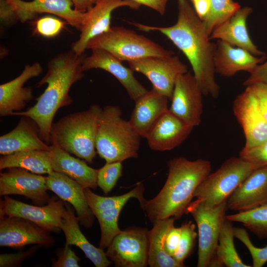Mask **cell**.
I'll return each mask as SVG.
<instances>
[{
	"mask_svg": "<svg viewBox=\"0 0 267 267\" xmlns=\"http://www.w3.org/2000/svg\"><path fill=\"white\" fill-rule=\"evenodd\" d=\"M178 18L169 27L130 22L140 31H158L166 36L188 60L203 95L217 98L220 88L215 79L214 57L216 44L211 42L203 20L188 0H177Z\"/></svg>",
	"mask_w": 267,
	"mask_h": 267,
	"instance_id": "6da1fadb",
	"label": "cell"
},
{
	"mask_svg": "<svg viewBox=\"0 0 267 267\" xmlns=\"http://www.w3.org/2000/svg\"><path fill=\"white\" fill-rule=\"evenodd\" d=\"M85 56L71 49L52 58L48 62L45 75L37 84V87L45 84L47 87L36 99V104L26 111L14 112L11 115L31 118L38 125L41 137L46 143L49 142L50 131L56 112L73 102L69 90L73 84L84 76L82 63Z\"/></svg>",
	"mask_w": 267,
	"mask_h": 267,
	"instance_id": "7a4b0ae2",
	"label": "cell"
},
{
	"mask_svg": "<svg viewBox=\"0 0 267 267\" xmlns=\"http://www.w3.org/2000/svg\"><path fill=\"white\" fill-rule=\"evenodd\" d=\"M168 167V176L163 188L141 207L153 223L169 218L180 219L191 202L195 189L211 171L208 160L191 161L182 157L170 160Z\"/></svg>",
	"mask_w": 267,
	"mask_h": 267,
	"instance_id": "3957f363",
	"label": "cell"
},
{
	"mask_svg": "<svg viewBox=\"0 0 267 267\" xmlns=\"http://www.w3.org/2000/svg\"><path fill=\"white\" fill-rule=\"evenodd\" d=\"M102 110L99 105L92 104L86 110L69 114L53 123L49 143L92 163L97 153L96 136Z\"/></svg>",
	"mask_w": 267,
	"mask_h": 267,
	"instance_id": "277c9868",
	"label": "cell"
},
{
	"mask_svg": "<svg viewBox=\"0 0 267 267\" xmlns=\"http://www.w3.org/2000/svg\"><path fill=\"white\" fill-rule=\"evenodd\" d=\"M122 115L120 108L113 105L105 106L101 113L95 148L106 163L122 162L138 156L141 136Z\"/></svg>",
	"mask_w": 267,
	"mask_h": 267,
	"instance_id": "5b68a950",
	"label": "cell"
},
{
	"mask_svg": "<svg viewBox=\"0 0 267 267\" xmlns=\"http://www.w3.org/2000/svg\"><path fill=\"white\" fill-rule=\"evenodd\" d=\"M105 50L121 61H130L151 56L175 54L147 37L122 26L111 27L110 30L91 39L86 49Z\"/></svg>",
	"mask_w": 267,
	"mask_h": 267,
	"instance_id": "8992f818",
	"label": "cell"
},
{
	"mask_svg": "<svg viewBox=\"0 0 267 267\" xmlns=\"http://www.w3.org/2000/svg\"><path fill=\"white\" fill-rule=\"evenodd\" d=\"M256 169L240 156L228 159L198 185L193 194L196 198L194 201L210 206L227 202L235 189Z\"/></svg>",
	"mask_w": 267,
	"mask_h": 267,
	"instance_id": "52a82bcc",
	"label": "cell"
},
{
	"mask_svg": "<svg viewBox=\"0 0 267 267\" xmlns=\"http://www.w3.org/2000/svg\"><path fill=\"white\" fill-rule=\"evenodd\" d=\"M227 209L226 202L210 206L194 201L187 207L185 214L192 215L198 227V267H216L219 237Z\"/></svg>",
	"mask_w": 267,
	"mask_h": 267,
	"instance_id": "ba28073f",
	"label": "cell"
},
{
	"mask_svg": "<svg viewBox=\"0 0 267 267\" xmlns=\"http://www.w3.org/2000/svg\"><path fill=\"white\" fill-rule=\"evenodd\" d=\"M71 0H0L1 21L10 24L19 20L24 23L43 13L55 15L80 30L84 12L73 9Z\"/></svg>",
	"mask_w": 267,
	"mask_h": 267,
	"instance_id": "9c48e42d",
	"label": "cell"
},
{
	"mask_svg": "<svg viewBox=\"0 0 267 267\" xmlns=\"http://www.w3.org/2000/svg\"><path fill=\"white\" fill-rule=\"evenodd\" d=\"M128 63L134 71L146 77L153 89L170 100L178 78L188 72L187 65L175 55L147 56Z\"/></svg>",
	"mask_w": 267,
	"mask_h": 267,
	"instance_id": "30bf717a",
	"label": "cell"
},
{
	"mask_svg": "<svg viewBox=\"0 0 267 267\" xmlns=\"http://www.w3.org/2000/svg\"><path fill=\"white\" fill-rule=\"evenodd\" d=\"M148 230L130 227L117 235L107 248V258L118 267H145L148 265Z\"/></svg>",
	"mask_w": 267,
	"mask_h": 267,
	"instance_id": "8fae6325",
	"label": "cell"
},
{
	"mask_svg": "<svg viewBox=\"0 0 267 267\" xmlns=\"http://www.w3.org/2000/svg\"><path fill=\"white\" fill-rule=\"evenodd\" d=\"M66 211L65 202L55 197L46 205L33 206L5 195L0 201V216L17 217L28 220L44 229L58 232L59 224Z\"/></svg>",
	"mask_w": 267,
	"mask_h": 267,
	"instance_id": "7c38bea8",
	"label": "cell"
},
{
	"mask_svg": "<svg viewBox=\"0 0 267 267\" xmlns=\"http://www.w3.org/2000/svg\"><path fill=\"white\" fill-rule=\"evenodd\" d=\"M239 94L233 102V111L245 137L244 149L259 145L267 139V122L259 108L251 86Z\"/></svg>",
	"mask_w": 267,
	"mask_h": 267,
	"instance_id": "4fadbf2b",
	"label": "cell"
},
{
	"mask_svg": "<svg viewBox=\"0 0 267 267\" xmlns=\"http://www.w3.org/2000/svg\"><path fill=\"white\" fill-rule=\"evenodd\" d=\"M140 5L129 0H97L84 12L79 39L73 43L71 49L78 55L84 54L88 42L111 28L112 12L121 7L137 9Z\"/></svg>",
	"mask_w": 267,
	"mask_h": 267,
	"instance_id": "5bb4252c",
	"label": "cell"
},
{
	"mask_svg": "<svg viewBox=\"0 0 267 267\" xmlns=\"http://www.w3.org/2000/svg\"><path fill=\"white\" fill-rule=\"evenodd\" d=\"M49 231L23 218L0 216V246L21 248L35 244L45 248L53 246Z\"/></svg>",
	"mask_w": 267,
	"mask_h": 267,
	"instance_id": "9a60e30c",
	"label": "cell"
},
{
	"mask_svg": "<svg viewBox=\"0 0 267 267\" xmlns=\"http://www.w3.org/2000/svg\"><path fill=\"white\" fill-rule=\"evenodd\" d=\"M203 93L190 71L177 79L169 110L185 123L194 127L201 122Z\"/></svg>",
	"mask_w": 267,
	"mask_h": 267,
	"instance_id": "2e32d148",
	"label": "cell"
},
{
	"mask_svg": "<svg viewBox=\"0 0 267 267\" xmlns=\"http://www.w3.org/2000/svg\"><path fill=\"white\" fill-rule=\"evenodd\" d=\"M0 175V195H20L34 204L44 206L50 199L47 190L46 177L18 167L6 169Z\"/></svg>",
	"mask_w": 267,
	"mask_h": 267,
	"instance_id": "e0dca14e",
	"label": "cell"
},
{
	"mask_svg": "<svg viewBox=\"0 0 267 267\" xmlns=\"http://www.w3.org/2000/svg\"><path fill=\"white\" fill-rule=\"evenodd\" d=\"M89 56H85L83 60L84 71L92 69H101L114 76L124 87L130 98L135 101L148 90L136 79L134 71L125 67L114 55L107 51L100 49H91Z\"/></svg>",
	"mask_w": 267,
	"mask_h": 267,
	"instance_id": "ac0fdd59",
	"label": "cell"
},
{
	"mask_svg": "<svg viewBox=\"0 0 267 267\" xmlns=\"http://www.w3.org/2000/svg\"><path fill=\"white\" fill-rule=\"evenodd\" d=\"M43 68L39 62L26 65L22 73L14 79L0 85V116H11L20 112L33 98L32 89L24 87L29 80L39 76Z\"/></svg>",
	"mask_w": 267,
	"mask_h": 267,
	"instance_id": "d6986e66",
	"label": "cell"
},
{
	"mask_svg": "<svg viewBox=\"0 0 267 267\" xmlns=\"http://www.w3.org/2000/svg\"><path fill=\"white\" fill-rule=\"evenodd\" d=\"M46 183L48 190L74 207L81 225L88 228L92 226L95 216L86 200L84 187L66 175L54 171L46 177Z\"/></svg>",
	"mask_w": 267,
	"mask_h": 267,
	"instance_id": "ffe728a7",
	"label": "cell"
},
{
	"mask_svg": "<svg viewBox=\"0 0 267 267\" xmlns=\"http://www.w3.org/2000/svg\"><path fill=\"white\" fill-rule=\"evenodd\" d=\"M193 128L169 109L155 122L146 138L152 150H170L181 144L188 137Z\"/></svg>",
	"mask_w": 267,
	"mask_h": 267,
	"instance_id": "44dd1931",
	"label": "cell"
},
{
	"mask_svg": "<svg viewBox=\"0 0 267 267\" xmlns=\"http://www.w3.org/2000/svg\"><path fill=\"white\" fill-rule=\"evenodd\" d=\"M227 208L238 212L249 211L267 203V166L254 170L227 200Z\"/></svg>",
	"mask_w": 267,
	"mask_h": 267,
	"instance_id": "7402d4cb",
	"label": "cell"
},
{
	"mask_svg": "<svg viewBox=\"0 0 267 267\" xmlns=\"http://www.w3.org/2000/svg\"><path fill=\"white\" fill-rule=\"evenodd\" d=\"M252 11L251 7H240L213 30L209 36L210 40L223 41L234 46L246 49L257 56H266V53L253 43L248 31L247 19Z\"/></svg>",
	"mask_w": 267,
	"mask_h": 267,
	"instance_id": "603a6c76",
	"label": "cell"
},
{
	"mask_svg": "<svg viewBox=\"0 0 267 267\" xmlns=\"http://www.w3.org/2000/svg\"><path fill=\"white\" fill-rule=\"evenodd\" d=\"M214 57L216 73L230 77L240 71L252 72L256 67L264 62L266 56H255L249 51L234 46L218 40Z\"/></svg>",
	"mask_w": 267,
	"mask_h": 267,
	"instance_id": "cb8c5ba5",
	"label": "cell"
},
{
	"mask_svg": "<svg viewBox=\"0 0 267 267\" xmlns=\"http://www.w3.org/2000/svg\"><path fill=\"white\" fill-rule=\"evenodd\" d=\"M48 145L41 137L39 128L31 118L22 116L17 126L0 137V154L5 155L17 152L49 150Z\"/></svg>",
	"mask_w": 267,
	"mask_h": 267,
	"instance_id": "d4e9b609",
	"label": "cell"
},
{
	"mask_svg": "<svg viewBox=\"0 0 267 267\" xmlns=\"http://www.w3.org/2000/svg\"><path fill=\"white\" fill-rule=\"evenodd\" d=\"M169 99L152 89L134 101L135 106L129 121L141 137L146 138L155 122L169 110Z\"/></svg>",
	"mask_w": 267,
	"mask_h": 267,
	"instance_id": "484cf974",
	"label": "cell"
},
{
	"mask_svg": "<svg viewBox=\"0 0 267 267\" xmlns=\"http://www.w3.org/2000/svg\"><path fill=\"white\" fill-rule=\"evenodd\" d=\"M51 166L54 172L63 174L76 180L85 188L95 189L98 169L89 166L79 158L59 147L50 145Z\"/></svg>",
	"mask_w": 267,
	"mask_h": 267,
	"instance_id": "4316f807",
	"label": "cell"
},
{
	"mask_svg": "<svg viewBox=\"0 0 267 267\" xmlns=\"http://www.w3.org/2000/svg\"><path fill=\"white\" fill-rule=\"evenodd\" d=\"M66 211L62 218L59 227L65 236L66 243L79 247L96 267H106L112 264L104 250L91 244L81 232L79 221L74 209L65 202Z\"/></svg>",
	"mask_w": 267,
	"mask_h": 267,
	"instance_id": "83f0119b",
	"label": "cell"
},
{
	"mask_svg": "<svg viewBox=\"0 0 267 267\" xmlns=\"http://www.w3.org/2000/svg\"><path fill=\"white\" fill-rule=\"evenodd\" d=\"M175 219L169 218L153 223L148 230L149 242L148 265L151 267H182L173 257L166 253L164 244L166 235L170 228L174 225Z\"/></svg>",
	"mask_w": 267,
	"mask_h": 267,
	"instance_id": "f1b7e54d",
	"label": "cell"
},
{
	"mask_svg": "<svg viewBox=\"0 0 267 267\" xmlns=\"http://www.w3.org/2000/svg\"><path fill=\"white\" fill-rule=\"evenodd\" d=\"M12 167L23 168L39 175H48L53 172L49 150H32L2 155L0 158V170Z\"/></svg>",
	"mask_w": 267,
	"mask_h": 267,
	"instance_id": "f546056e",
	"label": "cell"
},
{
	"mask_svg": "<svg viewBox=\"0 0 267 267\" xmlns=\"http://www.w3.org/2000/svg\"><path fill=\"white\" fill-rule=\"evenodd\" d=\"M232 222L225 218L221 228L216 252V267H250L243 262L235 249Z\"/></svg>",
	"mask_w": 267,
	"mask_h": 267,
	"instance_id": "4dcf8cb0",
	"label": "cell"
},
{
	"mask_svg": "<svg viewBox=\"0 0 267 267\" xmlns=\"http://www.w3.org/2000/svg\"><path fill=\"white\" fill-rule=\"evenodd\" d=\"M144 187L141 182L138 183L130 191L119 196L105 197L96 194L89 188H85L86 200L92 213L111 208L124 206L129 199L134 198L138 201L141 207L146 201L143 196Z\"/></svg>",
	"mask_w": 267,
	"mask_h": 267,
	"instance_id": "1f68e13d",
	"label": "cell"
},
{
	"mask_svg": "<svg viewBox=\"0 0 267 267\" xmlns=\"http://www.w3.org/2000/svg\"><path fill=\"white\" fill-rule=\"evenodd\" d=\"M226 218L242 223L261 239L267 238V203L249 211L226 215Z\"/></svg>",
	"mask_w": 267,
	"mask_h": 267,
	"instance_id": "d6a6232c",
	"label": "cell"
},
{
	"mask_svg": "<svg viewBox=\"0 0 267 267\" xmlns=\"http://www.w3.org/2000/svg\"><path fill=\"white\" fill-rule=\"evenodd\" d=\"M123 207H113L94 213L100 227V248L103 250L107 248L114 237L122 231L118 226V221Z\"/></svg>",
	"mask_w": 267,
	"mask_h": 267,
	"instance_id": "836d02e7",
	"label": "cell"
},
{
	"mask_svg": "<svg viewBox=\"0 0 267 267\" xmlns=\"http://www.w3.org/2000/svg\"><path fill=\"white\" fill-rule=\"evenodd\" d=\"M210 11L203 20L209 35L217 26L230 18L241 7L233 0H210Z\"/></svg>",
	"mask_w": 267,
	"mask_h": 267,
	"instance_id": "e575fe53",
	"label": "cell"
},
{
	"mask_svg": "<svg viewBox=\"0 0 267 267\" xmlns=\"http://www.w3.org/2000/svg\"><path fill=\"white\" fill-rule=\"evenodd\" d=\"M180 229L179 244L173 257L178 263L185 267L183 262L192 252L197 233L195 231V225L192 221L184 222Z\"/></svg>",
	"mask_w": 267,
	"mask_h": 267,
	"instance_id": "d590c367",
	"label": "cell"
},
{
	"mask_svg": "<svg viewBox=\"0 0 267 267\" xmlns=\"http://www.w3.org/2000/svg\"><path fill=\"white\" fill-rule=\"evenodd\" d=\"M122 162L106 163L98 169L97 184L104 193L107 194L114 187L122 176Z\"/></svg>",
	"mask_w": 267,
	"mask_h": 267,
	"instance_id": "8d00e7d4",
	"label": "cell"
},
{
	"mask_svg": "<svg viewBox=\"0 0 267 267\" xmlns=\"http://www.w3.org/2000/svg\"><path fill=\"white\" fill-rule=\"evenodd\" d=\"M64 27L60 19L46 16L38 19L35 24V31L44 37L53 38L59 35Z\"/></svg>",
	"mask_w": 267,
	"mask_h": 267,
	"instance_id": "74e56055",
	"label": "cell"
},
{
	"mask_svg": "<svg viewBox=\"0 0 267 267\" xmlns=\"http://www.w3.org/2000/svg\"><path fill=\"white\" fill-rule=\"evenodd\" d=\"M236 237L249 251L253 267H262L267 262V246L263 248L256 247L250 240L246 229L240 230L236 233Z\"/></svg>",
	"mask_w": 267,
	"mask_h": 267,
	"instance_id": "f35d334b",
	"label": "cell"
},
{
	"mask_svg": "<svg viewBox=\"0 0 267 267\" xmlns=\"http://www.w3.org/2000/svg\"><path fill=\"white\" fill-rule=\"evenodd\" d=\"M239 156L257 168L267 166V139L262 144L249 149H242Z\"/></svg>",
	"mask_w": 267,
	"mask_h": 267,
	"instance_id": "ab89813d",
	"label": "cell"
},
{
	"mask_svg": "<svg viewBox=\"0 0 267 267\" xmlns=\"http://www.w3.org/2000/svg\"><path fill=\"white\" fill-rule=\"evenodd\" d=\"M39 245L35 246L25 251H20L15 253H4L0 255V267H18L27 259L36 252Z\"/></svg>",
	"mask_w": 267,
	"mask_h": 267,
	"instance_id": "60d3db41",
	"label": "cell"
},
{
	"mask_svg": "<svg viewBox=\"0 0 267 267\" xmlns=\"http://www.w3.org/2000/svg\"><path fill=\"white\" fill-rule=\"evenodd\" d=\"M71 245L65 244L64 248L57 251V259L52 264L53 267H79L80 259L72 250Z\"/></svg>",
	"mask_w": 267,
	"mask_h": 267,
	"instance_id": "b9f144b4",
	"label": "cell"
},
{
	"mask_svg": "<svg viewBox=\"0 0 267 267\" xmlns=\"http://www.w3.org/2000/svg\"><path fill=\"white\" fill-rule=\"evenodd\" d=\"M181 229L172 225L169 229L165 239L164 248L167 254L173 257L179 244Z\"/></svg>",
	"mask_w": 267,
	"mask_h": 267,
	"instance_id": "7bdbcfd3",
	"label": "cell"
},
{
	"mask_svg": "<svg viewBox=\"0 0 267 267\" xmlns=\"http://www.w3.org/2000/svg\"><path fill=\"white\" fill-rule=\"evenodd\" d=\"M256 83L267 84V58L250 73L244 82L243 85L247 87Z\"/></svg>",
	"mask_w": 267,
	"mask_h": 267,
	"instance_id": "ee69618b",
	"label": "cell"
},
{
	"mask_svg": "<svg viewBox=\"0 0 267 267\" xmlns=\"http://www.w3.org/2000/svg\"><path fill=\"white\" fill-rule=\"evenodd\" d=\"M250 86L253 89L259 108L267 122V84L256 83Z\"/></svg>",
	"mask_w": 267,
	"mask_h": 267,
	"instance_id": "f6af8a7d",
	"label": "cell"
},
{
	"mask_svg": "<svg viewBox=\"0 0 267 267\" xmlns=\"http://www.w3.org/2000/svg\"><path fill=\"white\" fill-rule=\"evenodd\" d=\"M149 7L161 15H164L166 10L167 3L169 0H129Z\"/></svg>",
	"mask_w": 267,
	"mask_h": 267,
	"instance_id": "bcb514c9",
	"label": "cell"
},
{
	"mask_svg": "<svg viewBox=\"0 0 267 267\" xmlns=\"http://www.w3.org/2000/svg\"><path fill=\"white\" fill-rule=\"evenodd\" d=\"M192 3L196 14L202 20H204L210 9V0H195Z\"/></svg>",
	"mask_w": 267,
	"mask_h": 267,
	"instance_id": "7dc6e473",
	"label": "cell"
},
{
	"mask_svg": "<svg viewBox=\"0 0 267 267\" xmlns=\"http://www.w3.org/2000/svg\"><path fill=\"white\" fill-rule=\"evenodd\" d=\"M76 10L85 12L90 8L97 0H71Z\"/></svg>",
	"mask_w": 267,
	"mask_h": 267,
	"instance_id": "c3c4849f",
	"label": "cell"
},
{
	"mask_svg": "<svg viewBox=\"0 0 267 267\" xmlns=\"http://www.w3.org/2000/svg\"><path fill=\"white\" fill-rule=\"evenodd\" d=\"M191 1H192V2L194 1H195V0H190Z\"/></svg>",
	"mask_w": 267,
	"mask_h": 267,
	"instance_id": "681fc988",
	"label": "cell"
}]
</instances>
